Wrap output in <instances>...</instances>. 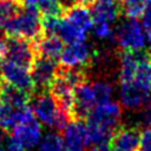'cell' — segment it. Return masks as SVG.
I'll return each mask as SVG.
<instances>
[{"label":"cell","instance_id":"cell-1","mask_svg":"<svg viewBox=\"0 0 151 151\" xmlns=\"http://www.w3.org/2000/svg\"><path fill=\"white\" fill-rule=\"evenodd\" d=\"M29 104L31 111L35 118L55 131H64L67 124L72 122L71 117L59 107L58 103L48 91L33 93Z\"/></svg>","mask_w":151,"mask_h":151},{"label":"cell","instance_id":"cell-2","mask_svg":"<svg viewBox=\"0 0 151 151\" xmlns=\"http://www.w3.org/2000/svg\"><path fill=\"white\" fill-rule=\"evenodd\" d=\"M4 32L7 37H20L35 42L44 35L40 12L21 6L18 14L4 25Z\"/></svg>","mask_w":151,"mask_h":151},{"label":"cell","instance_id":"cell-3","mask_svg":"<svg viewBox=\"0 0 151 151\" xmlns=\"http://www.w3.org/2000/svg\"><path fill=\"white\" fill-rule=\"evenodd\" d=\"M112 41H116L124 51H139L146 46V31L137 19H122L113 28Z\"/></svg>","mask_w":151,"mask_h":151},{"label":"cell","instance_id":"cell-4","mask_svg":"<svg viewBox=\"0 0 151 151\" xmlns=\"http://www.w3.org/2000/svg\"><path fill=\"white\" fill-rule=\"evenodd\" d=\"M5 44H6V52H5L6 60L31 70L37 58L34 42L20 37H7Z\"/></svg>","mask_w":151,"mask_h":151},{"label":"cell","instance_id":"cell-5","mask_svg":"<svg viewBox=\"0 0 151 151\" xmlns=\"http://www.w3.org/2000/svg\"><path fill=\"white\" fill-rule=\"evenodd\" d=\"M119 99L125 109L140 111L142 109L151 105V91L134 80L120 83Z\"/></svg>","mask_w":151,"mask_h":151},{"label":"cell","instance_id":"cell-6","mask_svg":"<svg viewBox=\"0 0 151 151\" xmlns=\"http://www.w3.org/2000/svg\"><path fill=\"white\" fill-rule=\"evenodd\" d=\"M12 137H14L27 151L35 147L41 139V126L33 112L28 109L21 123L13 130Z\"/></svg>","mask_w":151,"mask_h":151},{"label":"cell","instance_id":"cell-7","mask_svg":"<svg viewBox=\"0 0 151 151\" xmlns=\"http://www.w3.org/2000/svg\"><path fill=\"white\" fill-rule=\"evenodd\" d=\"M96 51L85 41H77L67 44L60 55V64L68 67H87L93 61Z\"/></svg>","mask_w":151,"mask_h":151},{"label":"cell","instance_id":"cell-8","mask_svg":"<svg viewBox=\"0 0 151 151\" xmlns=\"http://www.w3.org/2000/svg\"><path fill=\"white\" fill-rule=\"evenodd\" d=\"M57 60L37 57L32 67H31V76L34 84V93L35 92H44L48 91L50 85L54 80L58 70Z\"/></svg>","mask_w":151,"mask_h":151},{"label":"cell","instance_id":"cell-9","mask_svg":"<svg viewBox=\"0 0 151 151\" xmlns=\"http://www.w3.org/2000/svg\"><path fill=\"white\" fill-rule=\"evenodd\" d=\"M122 118V106L119 103L109 101L105 104L96 105L86 118L87 122L96 123L98 125L105 126L111 130H116L120 124Z\"/></svg>","mask_w":151,"mask_h":151},{"label":"cell","instance_id":"cell-10","mask_svg":"<svg viewBox=\"0 0 151 151\" xmlns=\"http://www.w3.org/2000/svg\"><path fill=\"white\" fill-rule=\"evenodd\" d=\"M4 80L14 87H18L29 94L34 93V84L32 80L31 71L12 61L5 60L2 63Z\"/></svg>","mask_w":151,"mask_h":151},{"label":"cell","instance_id":"cell-11","mask_svg":"<svg viewBox=\"0 0 151 151\" xmlns=\"http://www.w3.org/2000/svg\"><path fill=\"white\" fill-rule=\"evenodd\" d=\"M97 105L93 94L92 85L87 81L81 83L74 87V105L72 112V120H84Z\"/></svg>","mask_w":151,"mask_h":151},{"label":"cell","instance_id":"cell-12","mask_svg":"<svg viewBox=\"0 0 151 151\" xmlns=\"http://www.w3.org/2000/svg\"><path fill=\"white\" fill-rule=\"evenodd\" d=\"M140 130L138 126L119 125L112 136L110 147L112 151H138Z\"/></svg>","mask_w":151,"mask_h":151},{"label":"cell","instance_id":"cell-13","mask_svg":"<svg viewBox=\"0 0 151 151\" xmlns=\"http://www.w3.org/2000/svg\"><path fill=\"white\" fill-rule=\"evenodd\" d=\"M63 140L65 151H85L88 145L87 127L84 120H72L64 130Z\"/></svg>","mask_w":151,"mask_h":151},{"label":"cell","instance_id":"cell-14","mask_svg":"<svg viewBox=\"0 0 151 151\" xmlns=\"http://www.w3.org/2000/svg\"><path fill=\"white\" fill-rule=\"evenodd\" d=\"M48 92L53 96L59 107L64 112H66L72 119V112L74 105V87L61 77L55 76L54 80L48 87Z\"/></svg>","mask_w":151,"mask_h":151},{"label":"cell","instance_id":"cell-15","mask_svg":"<svg viewBox=\"0 0 151 151\" xmlns=\"http://www.w3.org/2000/svg\"><path fill=\"white\" fill-rule=\"evenodd\" d=\"M32 94L12 86L5 80L0 85V103L11 109H26Z\"/></svg>","mask_w":151,"mask_h":151},{"label":"cell","instance_id":"cell-16","mask_svg":"<svg viewBox=\"0 0 151 151\" xmlns=\"http://www.w3.org/2000/svg\"><path fill=\"white\" fill-rule=\"evenodd\" d=\"M90 8L93 22L112 24L122 13L120 4L117 0H96Z\"/></svg>","mask_w":151,"mask_h":151},{"label":"cell","instance_id":"cell-17","mask_svg":"<svg viewBox=\"0 0 151 151\" xmlns=\"http://www.w3.org/2000/svg\"><path fill=\"white\" fill-rule=\"evenodd\" d=\"M34 47H35L37 57H44L53 60L60 58L61 52L64 50L61 39H59L57 35H45V34L34 42Z\"/></svg>","mask_w":151,"mask_h":151},{"label":"cell","instance_id":"cell-18","mask_svg":"<svg viewBox=\"0 0 151 151\" xmlns=\"http://www.w3.org/2000/svg\"><path fill=\"white\" fill-rule=\"evenodd\" d=\"M63 18L79 27L80 29L87 32L90 28L93 26V18L92 13L88 9V7L80 6V5H74L67 9L64 11Z\"/></svg>","mask_w":151,"mask_h":151},{"label":"cell","instance_id":"cell-19","mask_svg":"<svg viewBox=\"0 0 151 151\" xmlns=\"http://www.w3.org/2000/svg\"><path fill=\"white\" fill-rule=\"evenodd\" d=\"M55 35L59 39H61L63 42L73 44L77 41L85 40L86 32L80 29L79 27H77L76 25H73L72 22H70L68 20H66L65 18L61 17L60 22L57 28V32H55Z\"/></svg>","mask_w":151,"mask_h":151},{"label":"cell","instance_id":"cell-20","mask_svg":"<svg viewBox=\"0 0 151 151\" xmlns=\"http://www.w3.org/2000/svg\"><path fill=\"white\" fill-rule=\"evenodd\" d=\"M86 127H87L88 144H93V145L109 144L114 132L111 129H107L105 126H101V125H98L96 123H91L87 120H86Z\"/></svg>","mask_w":151,"mask_h":151},{"label":"cell","instance_id":"cell-21","mask_svg":"<svg viewBox=\"0 0 151 151\" xmlns=\"http://www.w3.org/2000/svg\"><path fill=\"white\" fill-rule=\"evenodd\" d=\"M91 85H92L97 105L111 101L112 93H113V88L111 84H109L106 80H97V81H93Z\"/></svg>","mask_w":151,"mask_h":151},{"label":"cell","instance_id":"cell-22","mask_svg":"<svg viewBox=\"0 0 151 151\" xmlns=\"http://www.w3.org/2000/svg\"><path fill=\"white\" fill-rule=\"evenodd\" d=\"M38 151H65L63 137L57 132H50L42 137Z\"/></svg>","mask_w":151,"mask_h":151},{"label":"cell","instance_id":"cell-23","mask_svg":"<svg viewBox=\"0 0 151 151\" xmlns=\"http://www.w3.org/2000/svg\"><path fill=\"white\" fill-rule=\"evenodd\" d=\"M20 8L21 6L19 5L18 1H13V0L0 1V25L2 26V28L8 20H11L18 14Z\"/></svg>","mask_w":151,"mask_h":151},{"label":"cell","instance_id":"cell-24","mask_svg":"<svg viewBox=\"0 0 151 151\" xmlns=\"http://www.w3.org/2000/svg\"><path fill=\"white\" fill-rule=\"evenodd\" d=\"M112 24L109 22H93V32L96 34V37L100 38V39H110L112 40V33H113V28L111 26Z\"/></svg>","mask_w":151,"mask_h":151},{"label":"cell","instance_id":"cell-25","mask_svg":"<svg viewBox=\"0 0 151 151\" xmlns=\"http://www.w3.org/2000/svg\"><path fill=\"white\" fill-rule=\"evenodd\" d=\"M138 151H151V126L145 127L140 132Z\"/></svg>","mask_w":151,"mask_h":151},{"label":"cell","instance_id":"cell-26","mask_svg":"<svg viewBox=\"0 0 151 151\" xmlns=\"http://www.w3.org/2000/svg\"><path fill=\"white\" fill-rule=\"evenodd\" d=\"M142 24L145 29L151 28V0H145L142 13Z\"/></svg>","mask_w":151,"mask_h":151},{"label":"cell","instance_id":"cell-27","mask_svg":"<svg viewBox=\"0 0 151 151\" xmlns=\"http://www.w3.org/2000/svg\"><path fill=\"white\" fill-rule=\"evenodd\" d=\"M6 151H26L24 146L14 138V137H8L5 142Z\"/></svg>","mask_w":151,"mask_h":151},{"label":"cell","instance_id":"cell-28","mask_svg":"<svg viewBox=\"0 0 151 151\" xmlns=\"http://www.w3.org/2000/svg\"><path fill=\"white\" fill-rule=\"evenodd\" d=\"M90 151H112L110 145L107 144H100V145H94L90 149Z\"/></svg>","mask_w":151,"mask_h":151},{"label":"cell","instance_id":"cell-29","mask_svg":"<svg viewBox=\"0 0 151 151\" xmlns=\"http://www.w3.org/2000/svg\"><path fill=\"white\" fill-rule=\"evenodd\" d=\"M58 1H59V4L61 5V7H63L64 11L76 5V0H58Z\"/></svg>","mask_w":151,"mask_h":151},{"label":"cell","instance_id":"cell-30","mask_svg":"<svg viewBox=\"0 0 151 151\" xmlns=\"http://www.w3.org/2000/svg\"><path fill=\"white\" fill-rule=\"evenodd\" d=\"M96 0H76V5L85 6V7H91L94 4Z\"/></svg>","mask_w":151,"mask_h":151},{"label":"cell","instance_id":"cell-31","mask_svg":"<svg viewBox=\"0 0 151 151\" xmlns=\"http://www.w3.org/2000/svg\"><path fill=\"white\" fill-rule=\"evenodd\" d=\"M5 52H6V44H5V40L0 38V58L5 57Z\"/></svg>","mask_w":151,"mask_h":151},{"label":"cell","instance_id":"cell-32","mask_svg":"<svg viewBox=\"0 0 151 151\" xmlns=\"http://www.w3.org/2000/svg\"><path fill=\"white\" fill-rule=\"evenodd\" d=\"M146 45L150 47V51H151V28L146 29Z\"/></svg>","mask_w":151,"mask_h":151},{"label":"cell","instance_id":"cell-33","mask_svg":"<svg viewBox=\"0 0 151 151\" xmlns=\"http://www.w3.org/2000/svg\"><path fill=\"white\" fill-rule=\"evenodd\" d=\"M4 81V77H2V63H0V84Z\"/></svg>","mask_w":151,"mask_h":151},{"label":"cell","instance_id":"cell-34","mask_svg":"<svg viewBox=\"0 0 151 151\" xmlns=\"http://www.w3.org/2000/svg\"><path fill=\"white\" fill-rule=\"evenodd\" d=\"M4 33H5V32H4V28H2V26L0 25V38L4 37Z\"/></svg>","mask_w":151,"mask_h":151},{"label":"cell","instance_id":"cell-35","mask_svg":"<svg viewBox=\"0 0 151 151\" xmlns=\"http://www.w3.org/2000/svg\"><path fill=\"white\" fill-rule=\"evenodd\" d=\"M0 151H5V150H2V149H1V147H0Z\"/></svg>","mask_w":151,"mask_h":151},{"label":"cell","instance_id":"cell-36","mask_svg":"<svg viewBox=\"0 0 151 151\" xmlns=\"http://www.w3.org/2000/svg\"><path fill=\"white\" fill-rule=\"evenodd\" d=\"M117 1H120V2H122V1H123V0H117Z\"/></svg>","mask_w":151,"mask_h":151},{"label":"cell","instance_id":"cell-37","mask_svg":"<svg viewBox=\"0 0 151 151\" xmlns=\"http://www.w3.org/2000/svg\"><path fill=\"white\" fill-rule=\"evenodd\" d=\"M0 1H4V0H0ZM13 1H17V0H13Z\"/></svg>","mask_w":151,"mask_h":151},{"label":"cell","instance_id":"cell-38","mask_svg":"<svg viewBox=\"0 0 151 151\" xmlns=\"http://www.w3.org/2000/svg\"><path fill=\"white\" fill-rule=\"evenodd\" d=\"M150 53H151V51H150Z\"/></svg>","mask_w":151,"mask_h":151}]
</instances>
